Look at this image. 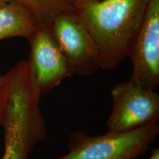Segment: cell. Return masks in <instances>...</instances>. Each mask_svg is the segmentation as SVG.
<instances>
[{
  "mask_svg": "<svg viewBox=\"0 0 159 159\" xmlns=\"http://www.w3.org/2000/svg\"><path fill=\"white\" fill-rule=\"evenodd\" d=\"M6 101V77L5 75L0 74V128L3 120Z\"/></svg>",
  "mask_w": 159,
  "mask_h": 159,
  "instance_id": "cell-10",
  "label": "cell"
},
{
  "mask_svg": "<svg viewBox=\"0 0 159 159\" xmlns=\"http://www.w3.org/2000/svg\"><path fill=\"white\" fill-rule=\"evenodd\" d=\"M80 1H91V2H99V1H102V0H69V2L74 5L75 3L77 2H80Z\"/></svg>",
  "mask_w": 159,
  "mask_h": 159,
  "instance_id": "cell-12",
  "label": "cell"
},
{
  "mask_svg": "<svg viewBox=\"0 0 159 159\" xmlns=\"http://www.w3.org/2000/svg\"><path fill=\"white\" fill-rule=\"evenodd\" d=\"M112 111L106 122L108 132L122 133L158 122L159 94L129 80L111 89Z\"/></svg>",
  "mask_w": 159,
  "mask_h": 159,
  "instance_id": "cell-4",
  "label": "cell"
},
{
  "mask_svg": "<svg viewBox=\"0 0 159 159\" xmlns=\"http://www.w3.org/2000/svg\"><path fill=\"white\" fill-rule=\"evenodd\" d=\"M36 142L29 133L19 128L4 130V152L1 159H29Z\"/></svg>",
  "mask_w": 159,
  "mask_h": 159,
  "instance_id": "cell-8",
  "label": "cell"
},
{
  "mask_svg": "<svg viewBox=\"0 0 159 159\" xmlns=\"http://www.w3.org/2000/svg\"><path fill=\"white\" fill-rule=\"evenodd\" d=\"M22 4L32 12L39 25L48 27L56 16L74 11L69 0H13Z\"/></svg>",
  "mask_w": 159,
  "mask_h": 159,
  "instance_id": "cell-9",
  "label": "cell"
},
{
  "mask_svg": "<svg viewBox=\"0 0 159 159\" xmlns=\"http://www.w3.org/2000/svg\"><path fill=\"white\" fill-rule=\"evenodd\" d=\"M159 134L158 122L122 133L91 136L77 131L69 138L67 153L55 159H137Z\"/></svg>",
  "mask_w": 159,
  "mask_h": 159,
  "instance_id": "cell-2",
  "label": "cell"
},
{
  "mask_svg": "<svg viewBox=\"0 0 159 159\" xmlns=\"http://www.w3.org/2000/svg\"><path fill=\"white\" fill-rule=\"evenodd\" d=\"M148 1H80L73 5L98 47L100 69H114L129 56Z\"/></svg>",
  "mask_w": 159,
  "mask_h": 159,
  "instance_id": "cell-1",
  "label": "cell"
},
{
  "mask_svg": "<svg viewBox=\"0 0 159 159\" xmlns=\"http://www.w3.org/2000/svg\"><path fill=\"white\" fill-rule=\"evenodd\" d=\"M48 29L74 75H91L100 69L97 45L75 11L56 16Z\"/></svg>",
  "mask_w": 159,
  "mask_h": 159,
  "instance_id": "cell-3",
  "label": "cell"
},
{
  "mask_svg": "<svg viewBox=\"0 0 159 159\" xmlns=\"http://www.w3.org/2000/svg\"><path fill=\"white\" fill-rule=\"evenodd\" d=\"M11 1H13V0H0V3L7 2H11Z\"/></svg>",
  "mask_w": 159,
  "mask_h": 159,
  "instance_id": "cell-13",
  "label": "cell"
},
{
  "mask_svg": "<svg viewBox=\"0 0 159 159\" xmlns=\"http://www.w3.org/2000/svg\"><path fill=\"white\" fill-rule=\"evenodd\" d=\"M148 159H159V149L155 148L152 150L150 158Z\"/></svg>",
  "mask_w": 159,
  "mask_h": 159,
  "instance_id": "cell-11",
  "label": "cell"
},
{
  "mask_svg": "<svg viewBox=\"0 0 159 159\" xmlns=\"http://www.w3.org/2000/svg\"><path fill=\"white\" fill-rule=\"evenodd\" d=\"M32 12L16 1L0 3V41L14 37L27 39L39 27Z\"/></svg>",
  "mask_w": 159,
  "mask_h": 159,
  "instance_id": "cell-7",
  "label": "cell"
},
{
  "mask_svg": "<svg viewBox=\"0 0 159 159\" xmlns=\"http://www.w3.org/2000/svg\"><path fill=\"white\" fill-rule=\"evenodd\" d=\"M128 57L130 80L148 90L159 85V0H148L142 22Z\"/></svg>",
  "mask_w": 159,
  "mask_h": 159,
  "instance_id": "cell-5",
  "label": "cell"
},
{
  "mask_svg": "<svg viewBox=\"0 0 159 159\" xmlns=\"http://www.w3.org/2000/svg\"><path fill=\"white\" fill-rule=\"evenodd\" d=\"M27 39L30 49L28 61L32 80L42 97L74 72L48 27L39 26Z\"/></svg>",
  "mask_w": 159,
  "mask_h": 159,
  "instance_id": "cell-6",
  "label": "cell"
}]
</instances>
